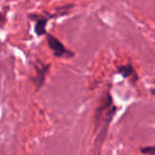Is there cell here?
I'll return each mask as SVG.
<instances>
[{"instance_id":"cell-1","label":"cell","mask_w":155,"mask_h":155,"mask_svg":"<svg viewBox=\"0 0 155 155\" xmlns=\"http://www.w3.org/2000/svg\"><path fill=\"white\" fill-rule=\"evenodd\" d=\"M47 35V44L49 46V48L52 50L53 52V55L56 56V58H72L74 55L72 51L68 50L64 45L63 43L58 39L55 36L51 34H46Z\"/></svg>"},{"instance_id":"cell-2","label":"cell","mask_w":155,"mask_h":155,"mask_svg":"<svg viewBox=\"0 0 155 155\" xmlns=\"http://www.w3.org/2000/svg\"><path fill=\"white\" fill-rule=\"evenodd\" d=\"M113 104V99L110 97V95L108 93H106L105 97L102 99V102L98 108L96 110V113H95V129L97 130L99 127L100 123H101V120H102V116H103L104 112L107 110L108 107H110Z\"/></svg>"},{"instance_id":"cell-3","label":"cell","mask_w":155,"mask_h":155,"mask_svg":"<svg viewBox=\"0 0 155 155\" xmlns=\"http://www.w3.org/2000/svg\"><path fill=\"white\" fill-rule=\"evenodd\" d=\"M28 17L31 20H34L35 22V34L37 36H41V35L47 34L46 32V27H47V22L49 20V17H45V16L37 15V14H29Z\"/></svg>"},{"instance_id":"cell-4","label":"cell","mask_w":155,"mask_h":155,"mask_svg":"<svg viewBox=\"0 0 155 155\" xmlns=\"http://www.w3.org/2000/svg\"><path fill=\"white\" fill-rule=\"evenodd\" d=\"M49 67L50 65H41V67H35L36 68V75L34 78V84H35V88L36 91H39L41 86L44 85L45 83V79H46V75L48 73V70H49Z\"/></svg>"},{"instance_id":"cell-5","label":"cell","mask_w":155,"mask_h":155,"mask_svg":"<svg viewBox=\"0 0 155 155\" xmlns=\"http://www.w3.org/2000/svg\"><path fill=\"white\" fill-rule=\"evenodd\" d=\"M118 73H120L123 78L125 79H132L133 82H136L138 80V75L136 73V71L134 70L133 66L131 64H127V65H121V66L118 67Z\"/></svg>"},{"instance_id":"cell-6","label":"cell","mask_w":155,"mask_h":155,"mask_svg":"<svg viewBox=\"0 0 155 155\" xmlns=\"http://www.w3.org/2000/svg\"><path fill=\"white\" fill-rule=\"evenodd\" d=\"M74 7V5H62V7L55 8V13L53 15H49V18H54V17H60V16H64L66 14H68V12L70 11L72 8Z\"/></svg>"},{"instance_id":"cell-7","label":"cell","mask_w":155,"mask_h":155,"mask_svg":"<svg viewBox=\"0 0 155 155\" xmlns=\"http://www.w3.org/2000/svg\"><path fill=\"white\" fill-rule=\"evenodd\" d=\"M140 152H141L142 154L153 155V154H155V146H152V147H143V148L140 149Z\"/></svg>"},{"instance_id":"cell-8","label":"cell","mask_w":155,"mask_h":155,"mask_svg":"<svg viewBox=\"0 0 155 155\" xmlns=\"http://www.w3.org/2000/svg\"><path fill=\"white\" fill-rule=\"evenodd\" d=\"M5 22V13H0V26Z\"/></svg>"}]
</instances>
